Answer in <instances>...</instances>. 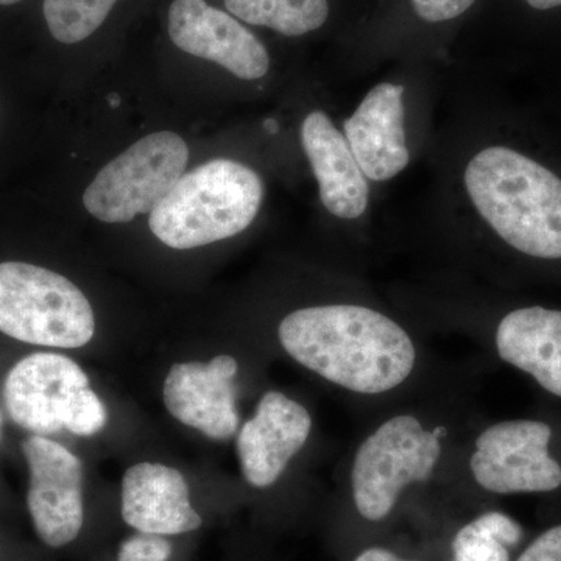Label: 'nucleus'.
Masks as SVG:
<instances>
[{"mask_svg": "<svg viewBox=\"0 0 561 561\" xmlns=\"http://www.w3.org/2000/svg\"><path fill=\"white\" fill-rule=\"evenodd\" d=\"M437 127L427 213L523 256L561 261V176L497 138L474 95Z\"/></svg>", "mask_w": 561, "mask_h": 561, "instance_id": "obj_1", "label": "nucleus"}, {"mask_svg": "<svg viewBox=\"0 0 561 561\" xmlns=\"http://www.w3.org/2000/svg\"><path fill=\"white\" fill-rule=\"evenodd\" d=\"M446 431H426L412 415L382 423L354 457L351 494L362 523H386L412 483L430 481L442 456Z\"/></svg>", "mask_w": 561, "mask_h": 561, "instance_id": "obj_6", "label": "nucleus"}, {"mask_svg": "<svg viewBox=\"0 0 561 561\" xmlns=\"http://www.w3.org/2000/svg\"><path fill=\"white\" fill-rule=\"evenodd\" d=\"M515 561H561V524L538 535Z\"/></svg>", "mask_w": 561, "mask_h": 561, "instance_id": "obj_22", "label": "nucleus"}, {"mask_svg": "<svg viewBox=\"0 0 561 561\" xmlns=\"http://www.w3.org/2000/svg\"><path fill=\"white\" fill-rule=\"evenodd\" d=\"M298 139L316 180L323 213L350 230L367 227L378 191L350 149L342 119L324 106L311 108L300 122Z\"/></svg>", "mask_w": 561, "mask_h": 561, "instance_id": "obj_9", "label": "nucleus"}, {"mask_svg": "<svg viewBox=\"0 0 561 561\" xmlns=\"http://www.w3.org/2000/svg\"><path fill=\"white\" fill-rule=\"evenodd\" d=\"M31 470L27 505L41 540L61 548L83 527V467L60 443L35 435L22 443Z\"/></svg>", "mask_w": 561, "mask_h": 561, "instance_id": "obj_11", "label": "nucleus"}, {"mask_svg": "<svg viewBox=\"0 0 561 561\" xmlns=\"http://www.w3.org/2000/svg\"><path fill=\"white\" fill-rule=\"evenodd\" d=\"M311 430V415L300 402L280 391H267L253 419L239 432L238 454L245 481L256 489L273 485L291 457L301 451Z\"/></svg>", "mask_w": 561, "mask_h": 561, "instance_id": "obj_14", "label": "nucleus"}, {"mask_svg": "<svg viewBox=\"0 0 561 561\" xmlns=\"http://www.w3.org/2000/svg\"><path fill=\"white\" fill-rule=\"evenodd\" d=\"M0 431H2V413H0Z\"/></svg>", "mask_w": 561, "mask_h": 561, "instance_id": "obj_26", "label": "nucleus"}, {"mask_svg": "<svg viewBox=\"0 0 561 561\" xmlns=\"http://www.w3.org/2000/svg\"><path fill=\"white\" fill-rule=\"evenodd\" d=\"M350 561H423L413 559V557L404 556L398 552L397 549H391L389 546L382 545H368L364 548L357 549L356 553L351 557Z\"/></svg>", "mask_w": 561, "mask_h": 561, "instance_id": "obj_23", "label": "nucleus"}, {"mask_svg": "<svg viewBox=\"0 0 561 561\" xmlns=\"http://www.w3.org/2000/svg\"><path fill=\"white\" fill-rule=\"evenodd\" d=\"M238 360L231 356L173 365L164 381V404L173 419L214 440H227L238 431L234 378Z\"/></svg>", "mask_w": 561, "mask_h": 561, "instance_id": "obj_13", "label": "nucleus"}, {"mask_svg": "<svg viewBox=\"0 0 561 561\" xmlns=\"http://www.w3.org/2000/svg\"><path fill=\"white\" fill-rule=\"evenodd\" d=\"M95 319L83 291L68 278L27 264H0V332L49 348H80L94 337Z\"/></svg>", "mask_w": 561, "mask_h": 561, "instance_id": "obj_5", "label": "nucleus"}, {"mask_svg": "<svg viewBox=\"0 0 561 561\" xmlns=\"http://www.w3.org/2000/svg\"><path fill=\"white\" fill-rule=\"evenodd\" d=\"M172 545L161 535L139 534L122 542L117 561H168Z\"/></svg>", "mask_w": 561, "mask_h": 561, "instance_id": "obj_21", "label": "nucleus"}, {"mask_svg": "<svg viewBox=\"0 0 561 561\" xmlns=\"http://www.w3.org/2000/svg\"><path fill=\"white\" fill-rule=\"evenodd\" d=\"M522 524L502 512H485L463 524L449 542V561H512L523 541Z\"/></svg>", "mask_w": 561, "mask_h": 561, "instance_id": "obj_18", "label": "nucleus"}, {"mask_svg": "<svg viewBox=\"0 0 561 561\" xmlns=\"http://www.w3.org/2000/svg\"><path fill=\"white\" fill-rule=\"evenodd\" d=\"M527 3L531 7V9L546 11L557 9V7H561V0H526Z\"/></svg>", "mask_w": 561, "mask_h": 561, "instance_id": "obj_24", "label": "nucleus"}, {"mask_svg": "<svg viewBox=\"0 0 561 561\" xmlns=\"http://www.w3.org/2000/svg\"><path fill=\"white\" fill-rule=\"evenodd\" d=\"M3 401L11 420L36 435L68 430L91 437L108 421L87 373L57 353H35L18 362L3 383Z\"/></svg>", "mask_w": 561, "mask_h": 561, "instance_id": "obj_7", "label": "nucleus"}, {"mask_svg": "<svg viewBox=\"0 0 561 561\" xmlns=\"http://www.w3.org/2000/svg\"><path fill=\"white\" fill-rule=\"evenodd\" d=\"M232 16L283 36H305L330 20V0H225Z\"/></svg>", "mask_w": 561, "mask_h": 561, "instance_id": "obj_17", "label": "nucleus"}, {"mask_svg": "<svg viewBox=\"0 0 561 561\" xmlns=\"http://www.w3.org/2000/svg\"><path fill=\"white\" fill-rule=\"evenodd\" d=\"M18 2H21V0H0V5H13Z\"/></svg>", "mask_w": 561, "mask_h": 561, "instance_id": "obj_25", "label": "nucleus"}, {"mask_svg": "<svg viewBox=\"0 0 561 561\" xmlns=\"http://www.w3.org/2000/svg\"><path fill=\"white\" fill-rule=\"evenodd\" d=\"M278 339L291 359L354 393L393 390L415 367L416 351L409 332L364 302L297 309L280 320Z\"/></svg>", "mask_w": 561, "mask_h": 561, "instance_id": "obj_2", "label": "nucleus"}, {"mask_svg": "<svg viewBox=\"0 0 561 561\" xmlns=\"http://www.w3.org/2000/svg\"><path fill=\"white\" fill-rule=\"evenodd\" d=\"M122 518L140 534L180 535L197 530L202 518L191 505L180 471L161 463L135 465L122 481Z\"/></svg>", "mask_w": 561, "mask_h": 561, "instance_id": "obj_15", "label": "nucleus"}, {"mask_svg": "<svg viewBox=\"0 0 561 561\" xmlns=\"http://www.w3.org/2000/svg\"><path fill=\"white\" fill-rule=\"evenodd\" d=\"M501 359L561 398V311L527 306L505 313L494 334Z\"/></svg>", "mask_w": 561, "mask_h": 561, "instance_id": "obj_16", "label": "nucleus"}, {"mask_svg": "<svg viewBox=\"0 0 561 561\" xmlns=\"http://www.w3.org/2000/svg\"><path fill=\"white\" fill-rule=\"evenodd\" d=\"M437 83L421 69H402L370 84L342 117L350 149L376 191L426 160L437 124Z\"/></svg>", "mask_w": 561, "mask_h": 561, "instance_id": "obj_3", "label": "nucleus"}, {"mask_svg": "<svg viewBox=\"0 0 561 561\" xmlns=\"http://www.w3.org/2000/svg\"><path fill=\"white\" fill-rule=\"evenodd\" d=\"M552 430L534 420L502 421L476 440L470 468L494 494L549 493L561 486V467L549 454Z\"/></svg>", "mask_w": 561, "mask_h": 561, "instance_id": "obj_10", "label": "nucleus"}, {"mask_svg": "<svg viewBox=\"0 0 561 561\" xmlns=\"http://www.w3.org/2000/svg\"><path fill=\"white\" fill-rule=\"evenodd\" d=\"M117 0H44V18L55 39L77 44L90 38Z\"/></svg>", "mask_w": 561, "mask_h": 561, "instance_id": "obj_19", "label": "nucleus"}, {"mask_svg": "<svg viewBox=\"0 0 561 561\" xmlns=\"http://www.w3.org/2000/svg\"><path fill=\"white\" fill-rule=\"evenodd\" d=\"M478 0H409V10L424 25H442L460 20Z\"/></svg>", "mask_w": 561, "mask_h": 561, "instance_id": "obj_20", "label": "nucleus"}, {"mask_svg": "<svg viewBox=\"0 0 561 561\" xmlns=\"http://www.w3.org/2000/svg\"><path fill=\"white\" fill-rule=\"evenodd\" d=\"M190 149L180 135L158 131L133 144L95 175L83 205L105 224H128L149 214L184 175Z\"/></svg>", "mask_w": 561, "mask_h": 561, "instance_id": "obj_8", "label": "nucleus"}, {"mask_svg": "<svg viewBox=\"0 0 561 561\" xmlns=\"http://www.w3.org/2000/svg\"><path fill=\"white\" fill-rule=\"evenodd\" d=\"M264 197V180L250 165L209 161L176 181L151 210L149 227L171 249H197L249 230Z\"/></svg>", "mask_w": 561, "mask_h": 561, "instance_id": "obj_4", "label": "nucleus"}, {"mask_svg": "<svg viewBox=\"0 0 561 561\" xmlns=\"http://www.w3.org/2000/svg\"><path fill=\"white\" fill-rule=\"evenodd\" d=\"M169 35L179 49L216 62L242 81H261L272 69L267 47L238 18L205 0H173Z\"/></svg>", "mask_w": 561, "mask_h": 561, "instance_id": "obj_12", "label": "nucleus"}]
</instances>
